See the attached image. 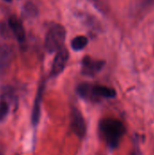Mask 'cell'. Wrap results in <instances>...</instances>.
Wrapping results in <instances>:
<instances>
[{
  "instance_id": "1",
  "label": "cell",
  "mask_w": 154,
  "mask_h": 155,
  "mask_svg": "<svg viewBox=\"0 0 154 155\" xmlns=\"http://www.w3.org/2000/svg\"><path fill=\"white\" fill-rule=\"evenodd\" d=\"M99 131L102 138L107 146L113 150L116 149L125 134L123 123L114 118H104L99 124Z\"/></svg>"
},
{
  "instance_id": "2",
  "label": "cell",
  "mask_w": 154,
  "mask_h": 155,
  "mask_svg": "<svg viewBox=\"0 0 154 155\" xmlns=\"http://www.w3.org/2000/svg\"><path fill=\"white\" fill-rule=\"evenodd\" d=\"M76 92L80 97L88 101H98L101 98L110 99L116 96V91L113 88L101 85V84H91L87 83L80 84Z\"/></svg>"
},
{
  "instance_id": "3",
  "label": "cell",
  "mask_w": 154,
  "mask_h": 155,
  "mask_svg": "<svg viewBox=\"0 0 154 155\" xmlns=\"http://www.w3.org/2000/svg\"><path fill=\"white\" fill-rule=\"evenodd\" d=\"M66 30L64 25L60 24L53 25L46 33L44 39V47L45 50L52 54L59 51L64 47L65 41Z\"/></svg>"
},
{
  "instance_id": "4",
  "label": "cell",
  "mask_w": 154,
  "mask_h": 155,
  "mask_svg": "<svg viewBox=\"0 0 154 155\" xmlns=\"http://www.w3.org/2000/svg\"><path fill=\"white\" fill-rule=\"evenodd\" d=\"M68 59H69V52L65 47H63L59 51H57L52 64V68H51L52 77H55L59 75L64 70Z\"/></svg>"
},
{
  "instance_id": "5",
  "label": "cell",
  "mask_w": 154,
  "mask_h": 155,
  "mask_svg": "<svg viewBox=\"0 0 154 155\" xmlns=\"http://www.w3.org/2000/svg\"><path fill=\"white\" fill-rule=\"evenodd\" d=\"M71 127L73 132L79 138L82 139L85 136L86 124L81 112L76 108H73L71 113Z\"/></svg>"
},
{
  "instance_id": "6",
  "label": "cell",
  "mask_w": 154,
  "mask_h": 155,
  "mask_svg": "<svg viewBox=\"0 0 154 155\" xmlns=\"http://www.w3.org/2000/svg\"><path fill=\"white\" fill-rule=\"evenodd\" d=\"M14 58V50L7 44H0V76L10 67Z\"/></svg>"
},
{
  "instance_id": "7",
  "label": "cell",
  "mask_w": 154,
  "mask_h": 155,
  "mask_svg": "<svg viewBox=\"0 0 154 155\" xmlns=\"http://www.w3.org/2000/svg\"><path fill=\"white\" fill-rule=\"evenodd\" d=\"M104 65V62L102 60H94L90 56L84 57L82 61V73L87 76H93L99 73Z\"/></svg>"
},
{
  "instance_id": "8",
  "label": "cell",
  "mask_w": 154,
  "mask_h": 155,
  "mask_svg": "<svg viewBox=\"0 0 154 155\" xmlns=\"http://www.w3.org/2000/svg\"><path fill=\"white\" fill-rule=\"evenodd\" d=\"M44 87H45V83L42 82L38 87V90H37V93H36V95L34 98V106H33V110H32V115H31V121H32V124L34 126H36L40 120L41 104H42V99H43Z\"/></svg>"
},
{
  "instance_id": "9",
  "label": "cell",
  "mask_w": 154,
  "mask_h": 155,
  "mask_svg": "<svg viewBox=\"0 0 154 155\" xmlns=\"http://www.w3.org/2000/svg\"><path fill=\"white\" fill-rule=\"evenodd\" d=\"M8 25L16 40L23 43L25 40V31L22 22L15 15H12L8 18Z\"/></svg>"
},
{
  "instance_id": "10",
  "label": "cell",
  "mask_w": 154,
  "mask_h": 155,
  "mask_svg": "<svg viewBox=\"0 0 154 155\" xmlns=\"http://www.w3.org/2000/svg\"><path fill=\"white\" fill-rule=\"evenodd\" d=\"M87 44H88V38L86 36L78 35L72 40L71 47L74 51H81L84 48H85Z\"/></svg>"
},
{
  "instance_id": "11",
  "label": "cell",
  "mask_w": 154,
  "mask_h": 155,
  "mask_svg": "<svg viewBox=\"0 0 154 155\" xmlns=\"http://www.w3.org/2000/svg\"><path fill=\"white\" fill-rule=\"evenodd\" d=\"M23 15L26 17H35L38 15V9L32 2H26L23 6Z\"/></svg>"
},
{
  "instance_id": "12",
  "label": "cell",
  "mask_w": 154,
  "mask_h": 155,
  "mask_svg": "<svg viewBox=\"0 0 154 155\" xmlns=\"http://www.w3.org/2000/svg\"><path fill=\"white\" fill-rule=\"evenodd\" d=\"M9 104L5 100L0 101V123L4 122L9 114Z\"/></svg>"
},
{
  "instance_id": "13",
  "label": "cell",
  "mask_w": 154,
  "mask_h": 155,
  "mask_svg": "<svg viewBox=\"0 0 154 155\" xmlns=\"http://www.w3.org/2000/svg\"><path fill=\"white\" fill-rule=\"evenodd\" d=\"M4 1H5V2H11L12 0H4Z\"/></svg>"
},
{
  "instance_id": "14",
  "label": "cell",
  "mask_w": 154,
  "mask_h": 155,
  "mask_svg": "<svg viewBox=\"0 0 154 155\" xmlns=\"http://www.w3.org/2000/svg\"><path fill=\"white\" fill-rule=\"evenodd\" d=\"M0 155H3V154H2V153H0Z\"/></svg>"
}]
</instances>
